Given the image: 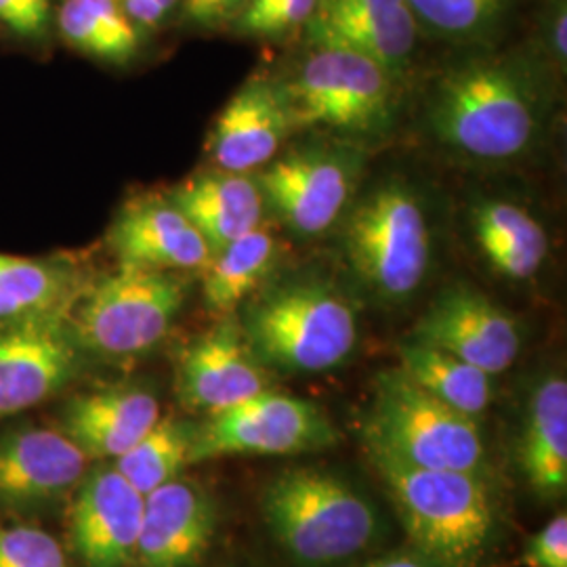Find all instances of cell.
<instances>
[{
  "label": "cell",
  "mask_w": 567,
  "mask_h": 567,
  "mask_svg": "<svg viewBox=\"0 0 567 567\" xmlns=\"http://www.w3.org/2000/svg\"><path fill=\"white\" fill-rule=\"evenodd\" d=\"M429 122L440 143L475 161H511L540 128V97L508 61H471L440 81Z\"/></svg>",
  "instance_id": "1"
},
{
  "label": "cell",
  "mask_w": 567,
  "mask_h": 567,
  "mask_svg": "<svg viewBox=\"0 0 567 567\" xmlns=\"http://www.w3.org/2000/svg\"><path fill=\"white\" fill-rule=\"evenodd\" d=\"M368 454L419 553L444 567L484 559L496 515L482 473L421 468L370 447Z\"/></svg>",
  "instance_id": "2"
},
{
  "label": "cell",
  "mask_w": 567,
  "mask_h": 567,
  "mask_svg": "<svg viewBox=\"0 0 567 567\" xmlns=\"http://www.w3.org/2000/svg\"><path fill=\"white\" fill-rule=\"evenodd\" d=\"M271 538L301 567L358 557L381 538V515L362 492L320 468H290L264 489Z\"/></svg>",
  "instance_id": "3"
},
{
  "label": "cell",
  "mask_w": 567,
  "mask_h": 567,
  "mask_svg": "<svg viewBox=\"0 0 567 567\" xmlns=\"http://www.w3.org/2000/svg\"><path fill=\"white\" fill-rule=\"evenodd\" d=\"M243 330L261 364L286 372H326L344 364L360 334L351 305L318 280L267 288L246 305Z\"/></svg>",
  "instance_id": "4"
},
{
  "label": "cell",
  "mask_w": 567,
  "mask_h": 567,
  "mask_svg": "<svg viewBox=\"0 0 567 567\" xmlns=\"http://www.w3.org/2000/svg\"><path fill=\"white\" fill-rule=\"evenodd\" d=\"M189 282L179 271L118 265L89 280L68 313L82 355L128 360L163 343L182 313Z\"/></svg>",
  "instance_id": "5"
},
{
  "label": "cell",
  "mask_w": 567,
  "mask_h": 567,
  "mask_svg": "<svg viewBox=\"0 0 567 567\" xmlns=\"http://www.w3.org/2000/svg\"><path fill=\"white\" fill-rule=\"evenodd\" d=\"M365 446L421 468L482 473L486 465L477 419L435 400L400 368L374 381Z\"/></svg>",
  "instance_id": "6"
},
{
  "label": "cell",
  "mask_w": 567,
  "mask_h": 567,
  "mask_svg": "<svg viewBox=\"0 0 567 567\" xmlns=\"http://www.w3.org/2000/svg\"><path fill=\"white\" fill-rule=\"evenodd\" d=\"M343 243L353 274L385 301H404L425 280L431 229L405 183H381L364 196L347 219Z\"/></svg>",
  "instance_id": "7"
},
{
  "label": "cell",
  "mask_w": 567,
  "mask_h": 567,
  "mask_svg": "<svg viewBox=\"0 0 567 567\" xmlns=\"http://www.w3.org/2000/svg\"><path fill=\"white\" fill-rule=\"evenodd\" d=\"M280 91L295 128L377 135L393 116V74L344 47L313 44Z\"/></svg>",
  "instance_id": "8"
},
{
  "label": "cell",
  "mask_w": 567,
  "mask_h": 567,
  "mask_svg": "<svg viewBox=\"0 0 567 567\" xmlns=\"http://www.w3.org/2000/svg\"><path fill=\"white\" fill-rule=\"evenodd\" d=\"M337 444L324 412L290 393H261L196 426L192 465L227 456H295Z\"/></svg>",
  "instance_id": "9"
},
{
  "label": "cell",
  "mask_w": 567,
  "mask_h": 567,
  "mask_svg": "<svg viewBox=\"0 0 567 567\" xmlns=\"http://www.w3.org/2000/svg\"><path fill=\"white\" fill-rule=\"evenodd\" d=\"M360 171L355 154L303 147L280 156L259 175L265 206L299 236H318L343 215Z\"/></svg>",
  "instance_id": "10"
},
{
  "label": "cell",
  "mask_w": 567,
  "mask_h": 567,
  "mask_svg": "<svg viewBox=\"0 0 567 567\" xmlns=\"http://www.w3.org/2000/svg\"><path fill=\"white\" fill-rule=\"evenodd\" d=\"M82 362L68 313L0 324V421L55 398Z\"/></svg>",
  "instance_id": "11"
},
{
  "label": "cell",
  "mask_w": 567,
  "mask_h": 567,
  "mask_svg": "<svg viewBox=\"0 0 567 567\" xmlns=\"http://www.w3.org/2000/svg\"><path fill=\"white\" fill-rule=\"evenodd\" d=\"M89 471L60 426H13L0 433V511L39 513L72 498Z\"/></svg>",
  "instance_id": "12"
},
{
  "label": "cell",
  "mask_w": 567,
  "mask_h": 567,
  "mask_svg": "<svg viewBox=\"0 0 567 567\" xmlns=\"http://www.w3.org/2000/svg\"><path fill=\"white\" fill-rule=\"evenodd\" d=\"M412 341L444 349L489 377H498L515 364L522 330L507 309L484 292L456 284L429 305L414 326Z\"/></svg>",
  "instance_id": "13"
},
{
  "label": "cell",
  "mask_w": 567,
  "mask_h": 567,
  "mask_svg": "<svg viewBox=\"0 0 567 567\" xmlns=\"http://www.w3.org/2000/svg\"><path fill=\"white\" fill-rule=\"evenodd\" d=\"M70 501V543L82 567L137 564L143 494L112 463L86 471Z\"/></svg>",
  "instance_id": "14"
},
{
  "label": "cell",
  "mask_w": 567,
  "mask_h": 567,
  "mask_svg": "<svg viewBox=\"0 0 567 567\" xmlns=\"http://www.w3.org/2000/svg\"><path fill=\"white\" fill-rule=\"evenodd\" d=\"M265 389L269 386L264 364L248 347L243 324L231 316H224L183 349L177 393L187 410L210 416Z\"/></svg>",
  "instance_id": "15"
},
{
  "label": "cell",
  "mask_w": 567,
  "mask_h": 567,
  "mask_svg": "<svg viewBox=\"0 0 567 567\" xmlns=\"http://www.w3.org/2000/svg\"><path fill=\"white\" fill-rule=\"evenodd\" d=\"M118 265L158 271H203L213 252L171 196L143 194L124 204L107 234Z\"/></svg>",
  "instance_id": "16"
},
{
  "label": "cell",
  "mask_w": 567,
  "mask_h": 567,
  "mask_svg": "<svg viewBox=\"0 0 567 567\" xmlns=\"http://www.w3.org/2000/svg\"><path fill=\"white\" fill-rule=\"evenodd\" d=\"M307 32L313 44L351 49L395 76L414 53L419 21L408 0H318Z\"/></svg>",
  "instance_id": "17"
},
{
  "label": "cell",
  "mask_w": 567,
  "mask_h": 567,
  "mask_svg": "<svg viewBox=\"0 0 567 567\" xmlns=\"http://www.w3.org/2000/svg\"><path fill=\"white\" fill-rule=\"evenodd\" d=\"M217 532V505L192 480L177 477L143 496L140 567H194Z\"/></svg>",
  "instance_id": "18"
},
{
  "label": "cell",
  "mask_w": 567,
  "mask_h": 567,
  "mask_svg": "<svg viewBox=\"0 0 567 567\" xmlns=\"http://www.w3.org/2000/svg\"><path fill=\"white\" fill-rule=\"evenodd\" d=\"M163 419L158 398L137 385L84 391L65 402L60 429L89 461H116Z\"/></svg>",
  "instance_id": "19"
},
{
  "label": "cell",
  "mask_w": 567,
  "mask_h": 567,
  "mask_svg": "<svg viewBox=\"0 0 567 567\" xmlns=\"http://www.w3.org/2000/svg\"><path fill=\"white\" fill-rule=\"evenodd\" d=\"M292 128L280 84L246 82L215 121L208 142L213 163L224 171L250 173L276 158Z\"/></svg>",
  "instance_id": "20"
},
{
  "label": "cell",
  "mask_w": 567,
  "mask_h": 567,
  "mask_svg": "<svg viewBox=\"0 0 567 567\" xmlns=\"http://www.w3.org/2000/svg\"><path fill=\"white\" fill-rule=\"evenodd\" d=\"M168 196L200 231L213 255L264 221V194L248 173L215 166L179 183Z\"/></svg>",
  "instance_id": "21"
},
{
  "label": "cell",
  "mask_w": 567,
  "mask_h": 567,
  "mask_svg": "<svg viewBox=\"0 0 567 567\" xmlns=\"http://www.w3.org/2000/svg\"><path fill=\"white\" fill-rule=\"evenodd\" d=\"M529 489L545 503L561 501L567 489V383L561 374L538 381L517 447Z\"/></svg>",
  "instance_id": "22"
},
{
  "label": "cell",
  "mask_w": 567,
  "mask_h": 567,
  "mask_svg": "<svg viewBox=\"0 0 567 567\" xmlns=\"http://www.w3.org/2000/svg\"><path fill=\"white\" fill-rule=\"evenodd\" d=\"M89 278L68 257H13L0 252V324L70 313Z\"/></svg>",
  "instance_id": "23"
},
{
  "label": "cell",
  "mask_w": 567,
  "mask_h": 567,
  "mask_svg": "<svg viewBox=\"0 0 567 567\" xmlns=\"http://www.w3.org/2000/svg\"><path fill=\"white\" fill-rule=\"evenodd\" d=\"M471 227L487 264L507 280H529L547 261L545 227L517 204L482 200L471 210Z\"/></svg>",
  "instance_id": "24"
},
{
  "label": "cell",
  "mask_w": 567,
  "mask_h": 567,
  "mask_svg": "<svg viewBox=\"0 0 567 567\" xmlns=\"http://www.w3.org/2000/svg\"><path fill=\"white\" fill-rule=\"evenodd\" d=\"M400 370L429 395L473 419L482 416L494 400V377L431 344H402Z\"/></svg>",
  "instance_id": "25"
},
{
  "label": "cell",
  "mask_w": 567,
  "mask_h": 567,
  "mask_svg": "<svg viewBox=\"0 0 567 567\" xmlns=\"http://www.w3.org/2000/svg\"><path fill=\"white\" fill-rule=\"evenodd\" d=\"M278 243L255 229L227 244L203 267L204 305L219 316H231L267 280L276 265Z\"/></svg>",
  "instance_id": "26"
},
{
  "label": "cell",
  "mask_w": 567,
  "mask_h": 567,
  "mask_svg": "<svg viewBox=\"0 0 567 567\" xmlns=\"http://www.w3.org/2000/svg\"><path fill=\"white\" fill-rule=\"evenodd\" d=\"M55 23L68 47L93 60L126 63L142 47V28L116 0H61Z\"/></svg>",
  "instance_id": "27"
},
{
  "label": "cell",
  "mask_w": 567,
  "mask_h": 567,
  "mask_svg": "<svg viewBox=\"0 0 567 567\" xmlns=\"http://www.w3.org/2000/svg\"><path fill=\"white\" fill-rule=\"evenodd\" d=\"M194 437L196 425L163 416L135 446L112 461V466L147 496L156 487L182 477L183 468L192 465Z\"/></svg>",
  "instance_id": "28"
},
{
  "label": "cell",
  "mask_w": 567,
  "mask_h": 567,
  "mask_svg": "<svg viewBox=\"0 0 567 567\" xmlns=\"http://www.w3.org/2000/svg\"><path fill=\"white\" fill-rule=\"evenodd\" d=\"M508 0H408L419 25L446 39H477L489 32Z\"/></svg>",
  "instance_id": "29"
},
{
  "label": "cell",
  "mask_w": 567,
  "mask_h": 567,
  "mask_svg": "<svg viewBox=\"0 0 567 567\" xmlns=\"http://www.w3.org/2000/svg\"><path fill=\"white\" fill-rule=\"evenodd\" d=\"M0 567H72L60 540L32 524H0Z\"/></svg>",
  "instance_id": "30"
},
{
  "label": "cell",
  "mask_w": 567,
  "mask_h": 567,
  "mask_svg": "<svg viewBox=\"0 0 567 567\" xmlns=\"http://www.w3.org/2000/svg\"><path fill=\"white\" fill-rule=\"evenodd\" d=\"M318 0H276L257 13L234 21L238 34L255 39H280L311 20Z\"/></svg>",
  "instance_id": "31"
},
{
  "label": "cell",
  "mask_w": 567,
  "mask_h": 567,
  "mask_svg": "<svg viewBox=\"0 0 567 567\" xmlns=\"http://www.w3.org/2000/svg\"><path fill=\"white\" fill-rule=\"evenodd\" d=\"M519 564L524 567H567V515L564 511L527 540Z\"/></svg>",
  "instance_id": "32"
},
{
  "label": "cell",
  "mask_w": 567,
  "mask_h": 567,
  "mask_svg": "<svg viewBox=\"0 0 567 567\" xmlns=\"http://www.w3.org/2000/svg\"><path fill=\"white\" fill-rule=\"evenodd\" d=\"M0 25L18 39L39 41L51 23L41 20L25 0H0Z\"/></svg>",
  "instance_id": "33"
},
{
  "label": "cell",
  "mask_w": 567,
  "mask_h": 567,
  "mask_svg": "<svg viewBox=\"0 0 567 567\" xmlns=\"http://www.w3.org/2000/svg\"><path fill=\"white\" fill-rule=\"evenodd\" d=\"M567 9L566 0H550L545 18V42L553 60L566 65L567 58Z\"/></svg>",
  "instance_id": "34"
},
{
  "label": "cell",
  "mask_w": 567,
  "mask_h": 567,
  "mask_svg": "<svg viewBox=\"0 0 567 567\" xmlns=\"http://www.w3.org/2000/svg\"><path fill=\"white\" fill-rule=\"evenodd\" d=\"M360 567H444L435 564L419 550H402V553H389L383 557L370 559L364 566Z\"/></svg>",
  "instance_id": "35"
},
{
  "label": "cell",
  "mask_w": 567,
  "mask_h": 567,
  "mask_svg": "<svg viewBox=\"0 0 567 567\" xmlns=\"http://www.w3.org/2000/svg\"><path fill=\"white\" fill-rule=\"evenodd\" d=\"M210 7H213V0H179L183 20L198 28H208Z\"/></svg>",
  "instance_id": "36"
},
{
  "label": "cell",
  "mask_w": 567,
  "mask_h": 567,
  "mask_svg": "<svg viewBox=\"0 0 567 567\" xmlns=\"http://www.w3.org/2000/svg\"><path fill=\"white\" fill-rule=\"evenodd\" d=\"M25 2L32 7V11L41 20L47 21V23H53V20H55V4H53V0H25Z\"/></svg>",
  "instance_id": "37"
},
{
  "label": "cell",
  "mask_w": 567,
  "mask_h": 567,
  "mask_svg": "<svg viewBox=\"0 0 567 567\" xmlns=\"http://www.w3.org/2000/svg\"><path fill=\"white\" fill-rule=\"evenodd\" d=\"M156 2H161L164 9H166V11H171V13L179 7V0H156Z\"/></svg>",
  "instance_id": "38"
}]
</instances>
